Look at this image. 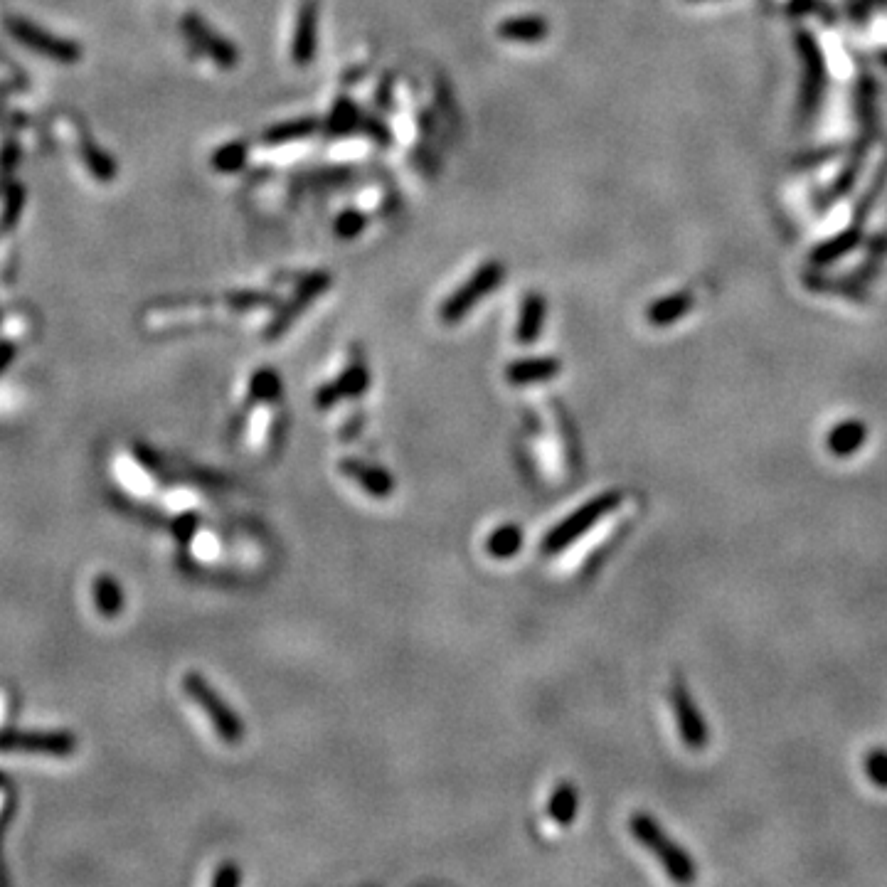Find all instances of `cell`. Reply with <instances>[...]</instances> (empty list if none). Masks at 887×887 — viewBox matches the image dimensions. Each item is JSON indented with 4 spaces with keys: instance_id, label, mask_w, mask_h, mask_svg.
I'll use <instances>...</instances> for the list:
<instances>
[{
    "instance_id": "obj_1",
    "label": "cell",
    "mask_w": 887,
    "mask_h": 887,
    "mask_svg": "<svg viewBox=\"0 0 887 887\" xmlns=\"http://www.w3.org/2000/svg\"><path fill=\"white\" fill-rule=\"evenodd\" d=\"M629 831L634 833L636 841L653 853L658 858V863L663 865V870L668 873V878L676 880V883L688 885L698 878V868H695V860L663 831V826L649 814H634L629 819Z\"/></svg>"
},
{
    "instance_id": "obj_2",
    "label": "cell",
    "mask_w": 887,
    "mask_h": 887,
    "mask_svg": "<svg viewBox=\"0 0 887 887\" xmlns=\"http://www.w3.org/2000/svg\"><path fill=\"white\" fill-rule=\"evenodd\" d=\"M796 52L801 60V87H799V121L809 124L819 114L828 89V65L814 33L799 30L796 33Z\"/></svg>"
},
{
    "instance_id": "obj_3",
    "label": "cell",
    "mask_w": 887,
    "mask_h": 887,
    "mask_svg": "<svg viewBox=\"0 0 887 887\" xmlns=\"http://www.w3.org/2000/svg\"><path fill=\"white\" fill-rule=\"evenodd\" d=\"M621 501H624V493L614 488V491L599 493L597 498H592V501H587L584 506L577 508L575 513L567 515L562 523H557L555 528L545 535L543 540L545 555H557V552H562L565 547L577 543V540H580L589 528H594L604 515L616 511V508L621 506Z\"/></svg>"
},
{
    "instance_id": "obj_4",
    "label": "cell",
    "mask_w": 887,
    "mask_h": 887,
    "mask_svg": "<svg viewBox=\"0 0 887 887\" xmlns=\"http://www.w3.org/2000/svg\"><path fill=\"white\" fill-rule=\"evenodd\" d=\"M503 279H506V267H503V262L493 259V262L481 264V267H478L476 272L444 301L442 308H439L442 321L446 326H456V323L464 321V318L469 316L471 308H476L488 294H491V291H496L498 286L503 284Z\"/></svg>"
},
{
    "instance_id": "obj_5",
    "label": "cell",
    "mask_w": 887,
    "mask_h": 887,
    "mask_svg": "<svg viewBox=\"0 0 887 887\" xmlns=\"http://www.w3.org/2000/svg\"><path fill=\"white\" fill-rule=\"evenodd\" d=\"M183 690L185 695L203 710L222 742H227V745H239V742L244 740L242 717H239L235 710L217 695V690L212 688L200 673H188V676L183 678Z\"/></svg>"
},
{
    "instance_id": "obj_6",
    "label": "cell",
    "mask_w": 887,
    "mask_h": 887,
    "mask_svg": "<svg viewBox=\"0 0 887 887\" xmlns=\"http://www.w3.org/2000/svg\"><path fill=\"white\" fill-rule=\"evenodd\" d=\"M671 708L673 715H676L678 735H681L683 745L693 752L705 750V745L710 740L708 725H705L703 715H700L695 698L681 681L673 683L671 688Z\"/></svg>"
},
{
    "instance_id": "obj_7",
    "label": "cell",
    "mask_w": 887,
    "mask_h": 887,
    "mask_svg": "<svg viewBox=\"0 0 887 887\" xmlns=\"http://www.w3.org/2000/svg\"><path fill=\"white\" fill-rule=\"evenodd\" d=\"M74 737L67 732H0V752L67 757L74 752Z\"/></svg>"
},
{
    "instance_id": "obj_8",
    "label": "cell",
    "mask_w": 887,
    "mask_h": 887,
    "mask_svg": "<svg viewBox=\"0 0 887 887\" xmlns=\"http://www.w3.org/2000/svg\"><path fill=\"white\" fill-rule=\"evenodd\" d=\"M368 387H370L368 365H365L360 358H355L353 363H350L348 368H345L343 373L336 377V380H331V382H326V385L318 387L313 402H316L321 410H328V407L338 405V402H343V400H350V397H360L365 390H368Z\"/></svg>"
},
{
    "instance_id": "obj_9",
    "label": "cell",
    "mask_w": 887,
    "mask_h": 887,
    "mask_svg": "<svg viewBox=\"0 0 887 887\" xmlns=\"http://www.w3.org/2000/svg\"><path fill=\"white\" fill-rule=\"evenodd\" d=\"M338 469H341V474L345 478H350V481L358 483V486L363 488L368 496L380 498V501L390 498L392 491H395V486H397L395 478L387 474L382 466H375V464H370V461H363V459H353V456H350V459H343L341 464H338Z\"/></svg>"
},
{
    "instance_id": "obj_10",
    "label": "cell",
    "mask_w": 887,
    "mask_h": 887,
    "mask_svg": "<svg viewBox=\"0 0 887 887\" xmlns=\"http://www.w3.org/2000/svg\"><path fill=\"white\" fill-rule=\"evenodd\" d=\"M855 116L860 126V146H873L875 131H878V84L873 74L863 72L855 84Z\"/></svg>"
},
{
    "instance_id": "obj_11",
    "label": "cell",
    "mask_w": 887,
    "mask_h": 887,
    "mask_svg": "<svg viewBox=\"0 0 887 887\" xmlns=\"http://www.w3.org/2000/svg\"><path fill=\"white\" fill-rule=\"evenodd\" d=\"M328 286H331V276H328L326 272H318V274L308 276L304 284L299 286V294H294L291 304L284 306V311L274 318V323L269 326V331H267V338H279V333H284L286 328L294 323V318H299V313L304 311L306 306H311L313 301H316L318 296L328 289Z\"/></svg>"
},
{
    "instance_id": "obj_12",
    "label": "cell",
    "mask_w": 887,
    "mask_h": 887,
    "mask_svg": "<svg viewBox=\"0 0 887 887\" xmlns=\"http://www.w3.org/2000/svg\"><path fill=\"white\" fill-rule=\"evenodd\" d=\"M318 50V0H304L299 10L294 30V47L291 55L299 67H306L313 62V55Z\"/></svg>"
},
{
    "instance_id": "obj_13",
    "label": "cell",
    "mask_w": 887,
    "mask_h": 887,
    "mask_svg": "<svg viewBox=\"0 0 887 887\" xmlns=\"http://www.w3.org/2000/svg\"><path fill=\"white\" fill-rule=\"evenodd\" d=\"M860 242H863V225H855L853 222L851 227L841 230L838 235L823 239L821 244H816V247L811 249L809 259L814 267H831V264L841 262L843 257H848L853 249H858Z\"/></svg>"
},
{
    "instance_id": "obj_14",
    "label": "cell",
    "mask_w": 887,
    "mask_h": 887,
    "mask_svg": "<svg viewBox=\"0 0 887 887\" xmlns=\"http://www.w3.org/2000/svg\"><path fill=\"white\" fill-rule=\"evenodd\" d=\"M865 442H868V427L860 419H846V422H838L828 432L826 449L836 459H851L853 454H858L863 449Z\"/></svg>"
},
{
    "instance_id": "obj_15",
    "label": "cell",
    "mask_w": 887,
    "mask_h": 887,
    "mask_svg": "<svg viewBox=\"0 0 887 887\" xmlns=\"http://www.w3.org/2000/svg\"><path fill=\"white\" fill-rule=\"evenodd\" d=\"M560 370L562 363L552 355H547V358H523L508 365L506 380L511 385H538V382H547L560 375Z\"/></svg>"
},
{
    "instance_id": "obj_16",
    "label": "cell",
    "mask_w": 887,
    "mask_h": 887,
    "mask_svg": "<svg viewBox=\"0 0 887 887\" xmlns=\"http://www.w3.org/2000/svg\"><path fill=\"white\" fill-rule=\"evenodd\" d=\"M545 316H547V306L543 294H538V291L525 294L523 306H520L518 326H515V341L520 345L538 343L540 333H543L545 326Z\"/></svg>"
},
{
    "instance_id": "obj_17",
    "label": "cell",
    "mask_w": 887,
    "mask_h": 887,
    "mask_svg": "<svg viewBox=\"0 0 887 887\" xmlns=\"http://www.w3.org/2000/svg\"><path fill=\"white\" fill-rule=\"evenodd\" d=\"M695 296L690 291H676V294H668L656 299L646 308V321L656 328H668L673 323H678L681 318L688 316V311H693Z\"/></svg>"
},
{
    "instance_id": "obj_18",
    "label": "cell",
    "mask_w": 887,
    "mask_h": 887,
    "mask_svg": "<svg viewBox=\"0 0 887 887\" xmlns=\"http://www.w3.org/2000/svg\"><path fill=\"white\" fill-rule=\"evenodd\" d=\"M547 33H550V25H547L543 15H515V18H506L498 25V37L506 42H518V45L543 42Z\"/></svg>"
},
{
    "instance_id": "obj_19",
    "label": "cell",
    "mask_w": 887,
    "mask_h": 887,
    "mask_svg": "<svg viewBox=\"0 0 887 887\" xmlns=\"http://www.w3.org/2000/svg\"><path fill=\"white\" fill-rule=\"evenodd\" d=\"M868 151H870V148L868 146H860V143L853 148V153H851V158H848L846 168H843V171L838 173V178L833 180L831 188H828L826 193L821 195L823 207H831L833 203H838V200H843L848 193H851V190L855 188V183H858L860 171H863V163H865V156H868Z\"/></svg>"
},
{
    "instance_id": "obj_20",
    "label": "cell",
    "mask_w": 887,
    "mask_h": 887,
    "mask_svg": "<svg viewBox=\"0 0 887 887\" xmlns=\"http://www.w3.org/2000/svg\"><path fill=\"white\" fill-rule=\"evenodd\" d=\"M577 809H580V794H577L575 784L562 782L552 791L550 801H547V814L557 826H570L577 819Z\"/></svg>"
},
{
    "instance_id": "obj_21",
    "label": "cell",
    "mask_w": 887,
    "mask_h": 887,
    "mask_svg": "<svg viewBox=\"0 0 887 887\" xmlns=\"http://www.w3.org/2000/svg\"><path fill=\"white\" fill-rule=\"evenodd\" d=\"M520 547H523V530L515 523L501 525L486 540V552L496 560H511V557L518 555Z\"/></svg>"
},
{
    "instance_id": "obj_22",
    "label": "cell",
    "mask_w": 887,
    "mask_h": 887,
    "mask_svg": "<svg viewBox=\"0 0 887 887\" xmlns=\"http://www.w3.org/2000/svg\"><path fill=\"white\" fill-rule=\"evenodd\" d=\"M92 597H94V604H97L99 614H104V616L121 614V607H124V594H121V587L111 580V577H97V580H94Z\"/></svg>"
},
{
    "instance_id": "obj_23",
    "label": "cell",
    "mask_w": 887,
    "mask_h": 887,
    "mask_svg": "<svg viewBox=\"0 0 887 887\" xmlns=\"http://www.w3.org/2000/svg\"><path fill=\"white\" fill-rule=\"evenodd\" d=\"M885 183H887V156H885L883 166L878 168V173H875L873 180H870L868 188H865L863 198H860L858 203H855V210H853V222H855V225H863L865 217H868L870 212H873L875 203H878V198H880V195H883Z\"/></svg>"
},
{
    "instance_id": "obj_24",
    "label": "cell",
    "mask_w": 887,
    "mask_h": 887,
    "mask_svg": "<svg viewBox=\"0 0 887 887\" xmlns=\"http://www.w3.org/2000/svg\"><path fill=\"white\" fill-rule=\"evenodd\" d=\"M316 131V121L313 119H296L289 121V124H281L276 126L267 134L269 143H291V141H301V138L311 136Z\"/></svg>"
},
{
    "instance_id": "obj_25",
    "label": "cell",
    "mask_w": 887,
    "mask_h": 887,
    "mask_svg": "<svg viewBox=\"0 0 887 887\" xmlns=\"http://www.w3.org/2000/svg\"><path fill=\"white\" fill-rule=\"evenodd\" d=\"M786 13H789L791 18L821 15L826 23H833V20H836V13H833V8L826 3V0H789V3H786Z\"/></svg>"
},
{
    "instance_id": "obj_26",
    "label": "cell",
    "mask_w": 887,
    "mask_h": 887,
    "mask_svg": "<svg viewBox=\"0 0 887 887\" xmlns=\"http://www.w3.org/2000/svg\"><path fill=\"white\" fill-rule=\"evenodd\" d=\"M863 767H865V774H868L870 782L878 786V789H887V750H883V747H875L873 752L865 754Z\"/></svg>"
},
{
    "instance_id": "obj_27",
    "label": "cell",
    "mask_w": 887,
    "mask_h": 887,
    "mask_svg": "<svg viewBox=\"0 0 887 887\" xmlns=\"http://www.w3.org/2000/svg\"><path fill=\"white\" fill-rule=\"evenodd\" d=\"M279 377H276L272 370H262V373L254 375L252 380V395L257 397L259 402L262 400H276L279 397Z\"/></svg>"
},
{
    "instance_id": "obj_28",
    "label": "cell",
    "mask_w": 887,
    "mask_h": 887,
    "mask_svg": "<svg viewBox=\"0 0 887 887\" xmlns=\"http://www.w3.org/2000/svg\"><path fill=\"white\" fill-rule=\"evenodd\" d=\"M333 230H336V235L341 237V239L358 237L360 232L365 230V215H363V212H358V210H345L343 215L336 220Z\"/></svg>"
},
{
    "instance_id": "obj_29",
    "label": "cell",
    "mask_w": 887,
    "mask_h": 887,
    "mask_svg": "<svg viewBox=\"0 0 887 887\" xmlns=\"http://www.w3.org/2000/svg\"><path fill=\"white\" fill-rule=\"evenodd\" d=\"M838 153H841V148H838V146H823V148H816V151L799 153V156L794 158V168L823 166V163H828V161H831V158H836Z\"/></svg>"
},
{
    "instance_id": "obj_30",
    "label": "cell",
    "mask_w": 887,
    "mask_h": 887,
    "mask_svg": "<svg viewBox=\"0 0 887 887\" xmlns=\"http://www.w3.org/2000/svg\"><path fill=\"white\" fill-rule=\"evenodd\" d=\"M355 116H358V111H355L348 102L338 104L336 111H333L331 131H336V134H345V131H350L355 124Z\"/></svg>"
},
{
    "instance_id": "obj_31",
    "label": "cell",
    "mask_w": 887,
    "mask_h": 887,
    "mask_svg": "<svg viewBox=\"0 0 887 887\" xmlns=\"http://www.w3.org/2000/svg\"><path fill=\"white\" fill-rule=\"evenodd\" d=\"M878 8H887V0H853L851 8H848V15H851L855 23H865V18Z\"/></svg>"
},
{
    "instance_id": "obj_32",
    "label": "cell",
    "mask_w": 887,
    "mask_h": 887,
    "mask_svg": "<svg viewBox=\"0 0 887 887\" xmlns=\"http://www.w3.org/2000/svg\"><path fill=\"white\" fill-rule=\"evenodd\" d=\"M239 883H242V873H239L237 865L232 863L222 865V868L215 873V878H212V885L217 887H235Z\"/></svg>"
},
{
    "instance_id": "obj_33",
    "label": "cell",
    "mask_w": 887,
    "mask_h": 887,
    "mask_svg": "<svg viewBox=\"0 0 887 887\" xmlns=\"http://www.w3.org/2000/svg\"><path fill=\"white\" fill-rule=\"evenodd\" d=\"M880 62H883V67L887 69V50L880 52Z\"/></svg>"
},
{
    "instance_id": "obj_34",
    "label": "cell",
    "mask_w": 887,
    "mask_h": 887,
    "mask_svg": "<svg viewBox=\"0 0 887 887\" xmlns=\"http://www.w3.org/2000/svg\"><path fill=\"white\" fill-rule=\"evenodd\" d=\"M695 3H700V0H695Z\"/></svg>"
}]
</instances>
